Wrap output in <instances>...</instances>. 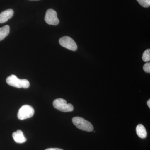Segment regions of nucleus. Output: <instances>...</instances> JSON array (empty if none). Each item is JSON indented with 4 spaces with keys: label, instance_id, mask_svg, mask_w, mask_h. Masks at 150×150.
<instances>
[{
    "label": "nucleus",
    "instance_id": "423d86ee",
    "mask_svg": "<svg viewBox=\"0 0 150 150\" xmlns=\"http://www.w3.org/2000/svg\"><path fill=\"white\" fill-rule=\"evenodd\" d=\"M45 21L46 23L51 25H56L59 23L57 13L52 9H49L46 11Z\"/></svg>",
    "mask_w": 150,
    "mask_h": 150
},
{
    "label": "nucleus",
    "instance_id": "ddd939ff",
    "mask_svg": "<svg viewBox=\"0 0 150 150\" xmlns=\"http://www.w3.org/2000/svg\"><path fill=\"white\" fill-rule=\"evenodd\" d=\"M143 69L145 72L150 73V63L149 62L146 63L144 65V67H143Z\"/></svg>",
    "mask_w": 150,
    "mask_h": 150
},
{
    "label": "nucleus",
    "instance_id": "20e7f679",
    "mask_svg": "<svg viewBox=\"0 0 150 150\" xmlns=\"http://www.w3.org/2000/svg\"><path fill=\"white\" fill-rule=\"evenodd\" d=\"M34 109L32 106L28 105H23L18 112V118L21 120L31 118L34 114Z\"/></svg>",
    "mask_w": 150,
    "mask_h": 150
},
{
    "label": "nucleus",
    "instance_id": "f257e3e1",
    "mask_svg": "<svg viewBox=\"0 0 150 150\" xmlns=\"http://www.w3.org/2000/svg\"><path fill=\"white\" fill-rule=\"evenodd\" d=\"M7 83L12 86L17 88H27L30 86L29 82L26 79H21L14 75H11L6 79Z\"/></svg>",
    "mask_w": 150,
    "mask_h": 150
},
{
    "label": "nucleus",
    "instance_id": "39448f33",
    "mask_svg": "<svg viewBox=\"0 0 150 150\" xmlns=\"http://www.w3.org/2000/svg\"><path fill=\"white\" fill-rule=\"evenodd\" d=\"M59 42L61 46L69 50L76 51L77 49L76 43L69 36H65L59 39Z\"/></svg>",
    "mask_w": 150,
    "mask_h": 150
},
{
    "label": "nucleus",
    "instance_id": "6e6552de",
    "mask_svg": "<svg viewBox=\"0 0 150 150\" xmlns=\"http://www.w3.org/2000/svg\"><path fill=\"white\" fill-rule=\"evenodd\" d=\"M12 137L15 142L18 144H23L26 141V138L21 130H17L16 132H13Z\"/></svg>",
    "mask_w": 150,
    "mask_h": 150
},
{
    "label": "nucleus",
    "instance_id": "9b49d317",
    "mask_svg": "<svg viewBox=\"0 0 150 150\" xmlns=\"http://www.w3.org/2000/svg\"><path fill=\"white\" fill-rule=\"evenodd\" d=\"M142 59L145 62H149L150 61V49H148L143 53Z\"/></svg>",
    "mask_w": 150,
    "mask_h": 150
},
{
    "label": "nucleus",
    "instance_id": "4468645a",
    "mask_svg": "<svg viewBox=\"0 0 150 150\" xmlns=\"http://www.w3.org/2000/svg\"><path fill=\"white\" fill-rule=\"evenodd\" d=\"M45 150H63L62 149H59V148H49V149H46Z\"/></svg>",
    "mask_w": 150,
    "mask_h": 150
},
{
    "label": "nucleus",
    "instance_id": "f8f14e48",
    "mask_svg": "<svg viewBox=\"0 0 150 150\" xmlns=\"http://www.w3.org/2000/svg\"><path fill=\"white\" fill-rule=\"evenodd\" d=\"M140 5L144 8H149L150 6V0H137Z\"/></svg>",
    "mask_w": 150,
    "mask_h": 150
},
{
    "label": "nucleus",
    "instance_id": "1a4fd4ad",
    "mask_svg": "<svg viewBox=\"0 0 150 150\" xmlns=\"http://www.w3.org/2000/svg\"><path fill=\"white\" fill-rule=\"evenodd\" d=\"M136 132L137 135L142 139H145L147 136V132L144 126L142 124H139L136 128Z\"/></svg>",
    "mask_w": 150,
    "mask_h": 150
},
{
    "label": "nucleus",
    "instance_id": "0eeeda50",
    "mask_svg": "<svg viewBox=\"0 0 150 150\" xmlns=\"http://www.w3.org/2000/svg\"><path fill=\"white\" fill-rule=\"evenodd\" d=\"M14 11L11 9L6 10L0 13V23H4L13 16Z\"/></svg>",
    "mask_w": 150,
    "mask_h": 150
},
{
    "label": "nucleus",
    "instance_id": "2eb2a0df",
    "mask_svg": "<svg viewBox=\"0 0 150 150\" xmlns=\"http://www.w3.org/2000/svg\"><path fill=\"white\" fill-rule=\"evenodd\" d=\"M147 105L150 108V100L149 99L147 101Z\"/></svg>",
    "mask_w": 150,
    "mask_h": 150
},
{
    "label": "nucleus",
    "instance_id": "7ed1b4c3",
    "mask_svg": "<svg viewBox=\"0 0 150 150\" xmlns=\"http://www.w3.org/2000/svg\"><path fill=\"white\" fill-rule=\"evenodd\" d=\"M54 107L57 110L64 112H71L74 110V106L71 103H67V101L63 98H58L53 102Z\"/></svg>",
    "mask_w": 150,
    "mask_h": 150
},
{
    "label": "nucleus",
    "instance_id": "f03ea898",
    "mask_svg": "<svg viewBox=\"0 0 150 150\" xmlns=\"http://www.w3.org/2000/svg\"><path fill=\"white\" fill-rule=\"evenodd\" d=\"M72 122L74 125L80 130L88 132H91L93 130L92 124L81 117H74L72 119Z\"/></svg>",
    "mask_w": 150,
    "mask_h": 150
},
{
    "label": "nucleus",
    "instance_id": "9d476101",
    "mask_svg": "<svg viewBox=\"0 0 150 150\" xmlns=\"http://www.w3.org/2000/svg\"><path fill=\"white\" fill-rule=\"evenodd\" d=\"M10 32V27L8 25L0 28V41L4 39Z\"/></svg>",
    "mask_w": 150,
    "mask_h": 150
}]
</instances>
